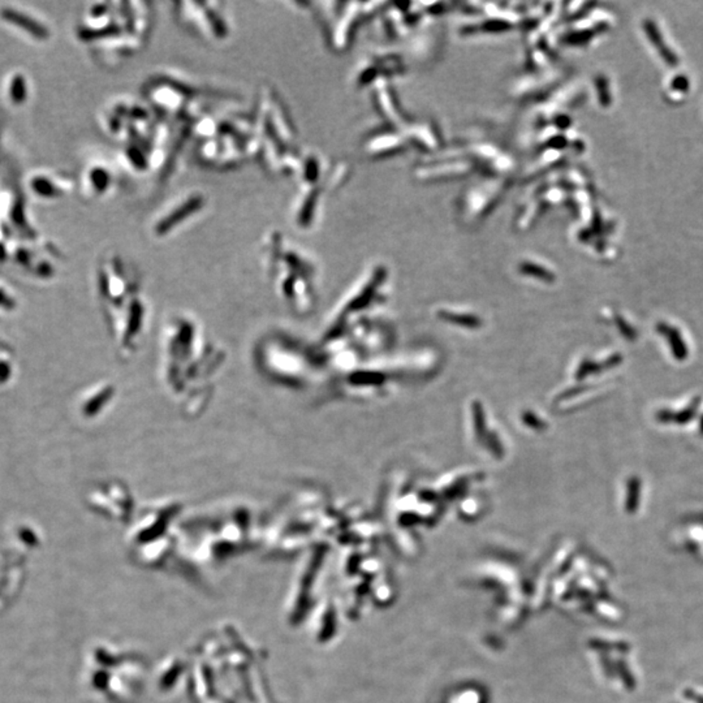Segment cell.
Listing matches in <instances>:
<instances>
[{
    "label": "cell",
    "mask_w": 703,
    "mask_h": 703,
    "mask_svg": "<svg viewBox=\"0 0 703 703\" xmlns=\"http://www.w3.org/2000/svg\"><path fill=\"white\" fill-rule=\"evenodd\" d=\"M180 16L197 33L207 38L222 41L229 34L227 20L217 3H184Z\"/></svg>",
    "instance_id": "6da1fadb"
},
{
    "label": "cell",
    "mask_w": 703,
    "mask_h": 703,
    "mask_svg": "<svg viewBox=\"0 0 703 703\" xmlns=\"http://www.w3.org/2000/svg\"><path fill=\"white\" fill-rule=\"evenodd\" d=\"M204 204L206 198L199 193H192L184 197V199L176 202L159 217L152 226V232L157 237H166L201 212Z\"/></svg>",
    "instance_id": "7a4b0ae2"
},
{
    "label": "cell",
    "mask_w": 703,
    "mask_h": 703,
    "mask_svg": "<svg viewBox=\"0 0 703 703\" xmlns=\"http://www.w3.org/2000/svg\"><path fill=\"white\" fill-rule=\"evenodd\" d=\"M75 188L68 175L61 172H36L28 180V189L37 199L55 201L69 194Z\"/></svg>",
    "instance_id": "3957f363"
},
{
    "label": "cell",
    "mask_w": 703,
    "mask_h": 703,
    "mask_svg": "<svg viewBox=\"0 0 703 703\" xmlns=\"http://www.w3.org/2000/svg\"><path fill=\"white\" fill-rule=\"evenodd\" d=\"M0 20L17 31H23L34 41H46L50 38V29L38 19L28 12L15 7L4 6L0 8Z\"/></svg>",
    "instance_id": "277c9868"
},
{
    "label": "cell",
    "mask_w": 703,
    "mask_h": 703,
    "mask_svg": "<svg viewBox=\"0 0 703 703\" xmlns=\"http://www.w3.org/2000/svg\"><path fill=\"white\" fill-rule=\"evenodd\" d=\"M114 184V175L108 167L94 163L85 170L83 177V190L90 198L107 194Z\"/></svg>",
    "instance_id": "5b68a950"
},
{
    "label": "cell",
    "mask_w": 703,
    "mask_h": 703,
    "mask_svg": "<svg viewBox=\"0 0 703 703\" xmlns=\"http://www.w3.org/2000/svg\"><path fill=\"white\" fill-rule=\"evenodd\" d=\"M4 98L14 108L23 107L29 99V81L21 71H15L8 75L4 83Z\"/></svg>",
    "instance_id": "8992f818"
},
{
    "label": "cell",
    "mask_w": 703,
    "mask_h": 703,
    "mask_svg": "<svg viewBox=\"0 0 703 703\" xmlns=\"http://www.w3.org/2000/svg\"><path fill=\"white\" fill-rule=\"evenodd\" d=\"M659 331L665 333V338L671 343V347H672L673 353L676 355V358L684 360L688 355V350L685 348L684 341L681 340L679 333L675 328H671V327L665 325L659 326Z\"/></svg>",
    "instance_id": "52a82bcc"
},
{
    "label": "cell",
    "mask_w": 703,
    "mask_h": 703,
    "mask_svg": "<svg viewBox=\"0 0 703 703\" xmlns=\"http://www.w3.org/2000/svg\"><path fill=\"white\" fill-rule=\"evenodd\" d=\"M637 494H638V481L633 479L629 482V496H628V509H635V501H637Z\"/></svg>",
    "instance_id": "ba28073f"
}]
</instances>
